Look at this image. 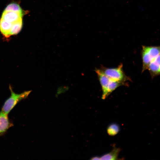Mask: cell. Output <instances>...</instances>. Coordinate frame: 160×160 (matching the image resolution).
Returning <instances> with one entry per match:
<instances>
[{
  "mask_svg": "<svg viewBox=\"0 0 160 160\" xmlns=\"http://www.w3.org/2000/svg\"><path fill=\"white\" fill-rule=\"evenodd\" d=\"M13 124L9 119L7 115L1 110L0 112V136L4 135Z\"/></svg>",
  "mask_w": 160,
  "mask_h": 160,
  "instance_id": "obj_5",
  "label": "cell"
},
{
  "mask_svg": "<svg viewBox=\"0 0 160 160\" xmlns=\"http://www.w3.org/2000/svg\"><path fill=\"white\" fill-rule=\"evenodd\" d=\"M22 26V19L12 23V26L10 32L11 36L16 35L20 31Z\"/></svg>",
  "mask_w": 160,
  "mask_h": 160,
  "instance_id": "obj_11",
  "label": "cell"
},
{
  "mask_svg": "<svg viewBox=\"0 0 160 160\" xmlns=\"http://www.w3.org/2000/svg\"><path fill=\"white\" fill-rule=\"evenodd\" d=\"M95 71L100 84L102 91V99L105 100L114 90L119 87L127 86L126 83L113 80L104 74L100 68H96Z\"/></svg>",
  "mask_w": 160,
  "mask_h": 160,
  "instance_id": "obj_1",
  "label": "cell"
},
{
  "mask_svg": "<svg viewBox=\"0 0 160 160\" xmlns=\"http://www.w3.org/2000/svg\"><path fill=\"white\" fill-rule=\"evenodd\" d=\"M11 95L5 102L2 111L8 115L10 111L20 101L26 98L31 92V91H26L20 94L14 92L10 85L9 87Z\"/></svg>",
  "mask_w": 160,
  "mask_h": 160,
  "instance_id": "obj_4",
  "label": "cell"
},
{
  "mask_svg": "<svg viewBox=\"0 0 160 160\" xmlns=\"http://www.w3.org/2000/svg\"><path fill=\"white\" fill-rule=\"evenodd\" d=\"M160 54V46H142L141 52L142 61V72L147 70L151 62Z\"/></svg>",
  "mask_w": 160,
  "mask_h": 160,
  "instance_id": "obj_3",
  "label": "cell"
},
{
  "mask_svg": "<svg viewBox=\"0 0 160 160\" xmlns=\"http://www.w3.org/2000/svg\"><path fill=\"white\" fill-rule=\"evenodd\" d=\"M100 69L106 76L114 81L126 83L127 81H131L130 77L124 72L122 63L114 68H108L102 65Z\"/></svg>",
  "mask_w": 160,
  "mask_h": 160,
  "instance_id": "obj_2",
  "label": "cell"
},
{
  "mask_svg": "<svg viewBox=\"0 0 160 160\" xmlns=\"http://www.w3.org/2000/svg\"><path fill=\"white\" fill-rule=\"evenodd\" d=\"M91 160H100V156H95L92 157L90 159Z\"/></svg>",
  "mask_w": 160,
  "mask_h": 160,
  "instance_id": "obj_13",
  "label": "cell"
},
{
  "mask_svg": "<svg viewBox=\"0 0 160 160\" xmlns=\"http://www.w3.org/2000/svg\"><path fill=\"white\" fill-rule=\"evenodd\" d=\"M4 11L23 13L22 9L19 5L14 3L10 4L8 5Z\"/></svg>",
  "mask_w": 160,
  "mask_h": 160,
  "instance_id": "obj_12",
  "label": "cell"
},
{
  "mask_svg": "<svg viewBox=\"0 0 160 160\" xmlns=\"http://www.w3.org/2000/svg\"><path fill=\"white\" fill-rule=\"evenodd\" d=\"M23 13L12 11H4L1 18L7 22L13 23L22 19Z\"/></svg>",
  "mask_w": 160,
  "mask_h": 160,
  "instance_id": "obj_7",
  "label": "cell"
},
{
  "mask_svg": "<svg viewBox=\"0 0 160 160\" xmlns=\"http://www.w3.org/2000/svg\"><path fill=\"white\" fill-rule=\"evenodd\" d=\"M120 148L114 147L110 152L105 153L100 156V160L119 159V154L121 151Z\"/></svg>",
  "mask_w": 160,
  "mask_h": 160,
  "instance_id": "obj_9",
  "label": "cell"
},
{
  "mask_svg": "<svg viewBox=\"0 0 160 160\" xmlns=\"http://www.w3.org/2000/svg\"><path fill=\"white\" fill-rule=\"evenodd\" d=\"M120 130V126L116 123H113L109 124L107 129L108 134L111 136L117 135Z\"/></svg>",
  "mask_w": 160,
  "mask_h": 160,
  "instance_id": "obj_10",
  "label": "cell"
},
{
  "mask_svg": "<svg viewBox=\"0 0 160 160\" xmlns=\"http://www.w3.org/2000/svg\"><path fill=\"white\" fill-rule=\"evenodd\" d=\"M12 23L1 18L0 20V31L3 35L7 38L11 36L10 32Z\"/></svg>",
  "mask_w": 160,
  "mask_h": 160,
  "instance_id": "obj_8",
  "label": "cell"
},
{
  "mask_svg": "<svg viewBox=\"0 0 160 160\" xmlns=\"http://www.w3.org/2000/svg\"><path fill=\"white\" fill-rule=\"evenodd\" d=\"M147 70L152 78L160 75V54L151 62Z\"/></svg>",
  "mask_w": 160,
  "mask_h": 160,
  "instance_id": "obj_6",
  "label": "cell"
}]
</instances>
